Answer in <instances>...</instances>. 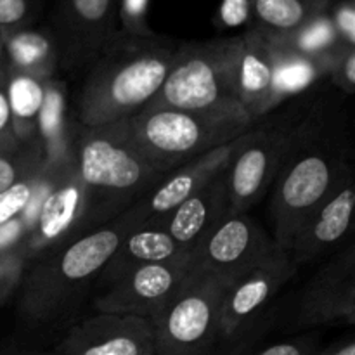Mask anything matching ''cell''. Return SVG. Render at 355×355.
<instances>
[{"instance_id": "3", "label": "cell", "mask_w": 355, "mask_h": 355, "mask_svg": "<svg viewBox=\"0 0 355 355\" xmlns=\"http://www.w3.org/2000/svg\"><path fill=\"white\" fill-rule=\"evenodd\" d=\"M349 165L345 149L328 134L321 111H312L293 128V142L274 180L270 203L272 239L279 248L288 252L305 215L331 191Z\"/></svg>"}, {"instance_id": "20", "label": "cell", "mask_w": 355, "mask_h": 355, "mask_svg": "<svg viewBox=\"0 0 355 355\" xmlns=\"http://www.w3.org/2000/svg\"><path fill=\"white\" fill-rule=\"evenodd\" d=\"M184 255H191V253L184 252L177 245V241L166 232L162 222L139 225L121 239L118 248L101 270L97 283L103 286V290H106L139 267L148 266V263L168 262Z\"/></svg>"}, {"instance_id": "15", "label": "cell", "mask_w": 355, "mask_h": 355, "mask_svg": "<svg viewBox=\"0 0 355 355\" xmlns=\"http://www.w3.org/2000/svg\"><path fill=\"white\" fill-rule=\"evenodd\" d=\"M355 208L352 166H347L328 194L305 215L288 252L295 266H304L338 248L352 227Z\"/></svg>"}, {"instance_id": "5", "label": "cell", "mask_w": 355, "mask_h": 355, "mask_svg": "<svg viewBox=\"0 0 355 355\" xmlns=\"http://www.w3.org/2000/svg\"><path fill=\"white\" fill-rule=\"evenodd\" d=\"M123 123L132 146L163 175L257 125L246 118L210 116L158 104H149Z\"/></svg>"}, {"instance_id": "25", "label": "cell", "mask_w": 355, "mask_h": 355, "mask_svg": "<svg viewBox=\"0 0 355 355\" xmlns=\"http://www.w3.org/2000/svg\"><path fill=\"white\" fill-rule=\"evenodd\" d=\"M45 82L7 69L6 90L14 134L21 148H35V128L45 96Z\"/></svg>"}, {"instance_id": "21", "label": "cell", "mask_w": 355, "mask_h": 355, "mask_svg": "<svg viewBox=\"0 0 355 355\" xmlns=\"http://www.w3.org/2000/svg\"><path fill=\"white\" fill-rule=\"evenodd\" d=\"M76 120H71L68 89L59 78L45 82V96L35 128V148L44 163L54 165L75 156Z\"/></svg>"}, {"instance_id": "36", "label": "cell", "mask_w": 355, "mask_h": 355, "mask_svg": "<svg viewBox=\"0 0 355 355\" xmlns=\"http://www.w3.org/2000/svg\"><path fill=\"white\" fill-rule=\"evenodd\" d=\"M314 355H355V342L352 338L342 340L329 345L328 349L318 350Z\"/></svg>"}, {"instance_id": "28", "label": "cell", "mask_w": 355, "mask_h": 355, "mask_svg": "<svg viewBox=\"0 0 355 355\" xmlns=\"http://www.w3.org/2000/svg\"><path fill=\"white\" fill-rule=\"evenodd\" d=\"M40 9V0H0V30L31 26Z\"/></svg>"}, {"instance_id": "12", "label": "cell", "mask_w": 355, "mask_h": 355, "mask_svg": "<svg viewBox=\"0 0 355 355\" xmlns=\"http://www.w3.org/2000/svg\"><path fill=\"white\" fill-rule=\"evenodd\" d=\"M116 0H59L52 26L59 68L90 66L116 35Z\"/></svg>"}, {"instance_id": "34", "label": "cell", "mask_w": 355, "mask_h": 355, "mask_svg": "<svg viewBox=\"0 0 355 355\" xmlns=\"http://www.w3.org/2000/svg\"><path fill=\"white\" fill-rule=\"evenodd\" d=\"M6 78L7 68L0 75V153H3V155H16V153L23 151L26 148H21V144L16 139V134H14L12 116H10L9 101H7Z\"/></svg>"}, {"instance_id": "1", "label": "cell", "mask_w": 355, "mask_h": 355, "mask_svg": "<svg viewBox=\"0 0 355 355\" xmlns=\"http://www.w3.org/2000/svg\"><path fill=\"white\" fill-rule=\"evenodd\" d=\"M177 47L156 33L128 35L118 30L89 66L76 121L99 127L141 113L162 89Z\"/></svg>"}, {"instance_id": "31", "label": "cell", "mask_w": 355, "mask_h": 355, "mask_svg": "<svg viewBox=\"0 0 355 355\" xmlns=\"http://www.w3.org/2000/svg\"><path fill=\"white\" fill-rule=\"evenodd\" d=\"M149 0H120L118 17H120L121 31L128 35H151L148 24Z\"/></svg>"}, {"instance_id": "37", "label": "cell", "mask_w": 355, "mask_h": 355, "mask_svg": "<svg viewBox=\"0 0 355 355\" xmlns=\"http://www.w3.org/2000/svg\"><path fill=\"white\" fill-rule=\"evenodd\" d=\"M6 51H3V30H0V75L6 71Z\"/></svg>"}, {"instance_id": "33", "label": "cell", "mask_w": 355, "mask_h": 355, "mask_svg": "<svg viewBox=\"0 0 355 355\" xmlns=\"http://www.w3.org/2000/svg\"><path fill=\"white\" fill-rule=\"evenodd\" d=\"M217 24L222 30L253 24V0H222L217 14Z\"/></svg>"}, {"instance_id": "17", "label": "cell", "mask_w": 355, "mask_h": 355, "mask_svg": "<svg viewBox=\"0 0 355 355\" xmlns=\"http://www.w3.org/2000/svg\"><path fill=\"white\" fill-rule=\"evenodd\" d=\"M51 355H156L148 319L97 312L73 326Z\"/></svg>"}, {"instance_id": "14", "label": "cell", "mask_w": 355, "mask_h": 355, "mask_svg": "<svg viewBox=\"0 0 355 355\" xmlns=\"http://www.w3.org/2000/svg\"><path fill=\"white\" fill-rule=\"evenodd\" d=\"M191 269V255L142 266L97 295L94 307L97 312L135 315L151 322L172 300Z\"/></svg>"}, {"instance_id": "26", "label": "cell", "mask_w": 355, "mask_h": 355, "mask_svg": "<svg viewBox=\"0 0 355 355\" xmlns=\"http://www.w3.org/2000/svg\"><path fill=\"white\" fill-rule=\"evenodd\" d=\"M276 40L290 45L291 49L298 51L300 54L309 55V58L319 61L324 66L326 71H328V64L333 59V55H335L340 49L345 47V45L338 40L335 30H333L328 10L319 14V16H315L314 19L309 21L305 26H302L300 30H297L295 33L288 35V37H279L276 38Z\"/></svg>"}, {"instance_id": "16", "label": "cell", "mask_w": 355, "mask_h": 355, "mask_svg": "<svg viewBox=\"0 0 355 355\" xmlns=\"http://www.w3.org/2000/svg\"><path fill=\"white\" fill-rule=\"evenodd\" d=\"M355 321V248L345 246L304 286L297 322L304 328Z\"/></svg>"}, {"instance_id": "19", "label": "cell", "mask_w": 355, "mask_h": 355, "mask_svg": "<svg viewBox=\"0 0 355 355\" xmlns=\"http://www.w3.org/2000/svg\"><path fill=\"white\" fill-rule=\"evenodd\" d=\"M231 214L225 177L220 173L186 198L159 222L184 252L193 253L198 243Z\"/></svg>"}, {"instance_id": "27", "label": "cell", "mask_w": 355, "mask_h": 355, "mask_svg": "<svg viewBox=\"0 0 355 355\" xmlns=\"http://www.w3.org/2000/svg\"><path fill=\"white\" fill-rule=\"evenodd\" d=\"M40 163H44V159L37 148H26L16 155L0 153V193Z\"/></svg>"}, {"instance_id": "22", "label": "cell", "mask_w": 355, "mask_h": 355, "mask_svg": "<svg viewBox=\"0 0 355 355\" xmlns=\"http://www.w3.org/2000/svg\"><path fill=\"white\" fill-rule=\"evenodd\" d=\"M6 64L10 71L35 76L38 80L54 78L59 69L55 40L49 28L24 26L3 31Z\"/></svg>"}, {"instance_id": "13", "label": "cell", "mask_w": 355, "mask_h": 355, "mask_svg": "<svg viewBox=\"0 0 355 355\" xmlns=\"http://www.w3.org/2000/svg\"><path fill=\"white\" fill-rule=\"evenodd\" d=\"M293 128L257 125L253 137L224 172L232 214H248L269 191L290 153Z\"/></svg>"}, {"instance_id": "2", "label": "cell", "mask_w": 355, "mask_h": 355, "mask_svg": "<svg viewBox=\"0 0 355 355\" xmlns=\"http://www.w3.org/2000/svg\"><path fill=\"white\" fill-rule=\"evenodd\" d=\"M132 229L134 225L118 215L114 220L33 260L31 269L24 272L21 281L19 318L31 326H52L68 321Z\"/></svg>"}, {"instance_id": "30", "label": "cell", "mask_w": 355, "mask_h": 355, "mask_svg": "<svg viewBox=\"0 0 355 355\" xmlns=\"http://www.w3.org/2000/svg\"><path fill=\"white\" fill-rule=\"evenodd\" d=\"M28 262L19 252L0 253V307L23 281Z\"/></svg>"}, {"instance_id": "18", "label": "cell", "mask_w": 355, "mask_h": 355, "mask_svg": "<svg viewBox=\"0 0 355 355\" xmlns=\"http://www.w3.org/2000/svg\"><path fill=\"white\" fill-rule=\"evenodd\" d=\"M236 94L248 118L255 123L279 106L274 87V64L267 38L255 28L238 37Z\"/></svg>"}, {"instance_id": "10", "label": "cell", "mask_w": 355, "mask_h": 355, "mask_svg": "<svg viewBox=\"0 0 355 355\" xmlns=\"http://www.w3.org/2000/svg\"><path fill=\"white\" fill-rule=\"evenodd\" d=\"M276 243L248 214H231L215 225L191 253L194 269L231 286L259 266Z\"/></svg>"}, {"instance_id": "32", "label": "cell", "mask_w": 355, "mask_h": 355, "mask_svg": "<svg viewBox=\"0 0 355 355\" xmlns=\"http://www.w3.org/2000/svg\"><path fill=\"white\" fill-rule=\"evenodd\" d=\"M328 14L338 40L355 47V0H333Z\"/></svg>"}, {"instance_id": "7", "label": "cell", "mask_w": 355, "mask_h": 355, "mask_svg": "<svg viewBox=\"0 0 355 355\" xmlns=\"http://www.w3.org/2000/svg\"><path fill=\"white\" fill-rule=\"evenodd\" d=\"M227 288L193 267L172 300L151 321L156 355H211Z\"/></svg>"}, {"instance_id": "9", "label": "cell", "mask_w": 355, "mask_h": 355, "mask_svg": "<svg viewBox=\"0 0 355 355\" xmlns=\"http://www.w3.org/2000/svg\"><path fill=\"white\" fill-rule=\"evenodd\" d=\"M96 227L101 225L90 207L73 156L59 168L54 184L38 210L33 229L21 248V255L30 266L33 260Z\"/></svg>"}, {"instance_id": "35", "label": "cell", "mask_w": 355, "mask_h": 355, "mask_svg": "<svg viewBox=\"0 0 355 355\" xmlns=\"http://www.w3.org/2000/svg\"><path fill=\"white\" fill-rule=\"evenodd\" d=\"M318 352V343L315 340L309 338H295L286 342L272 343L259 350H248L243 355H314Z\"/></svg>"}, {"instance_id": "8", "label": "cell", "mask_w": 355, "mask_h": 355, "mask_svg": "<svg viewBox=\"0 0 355 355\" xmlns=\"http://www.w3.org/2000/svg\"><path fill=\"white\" fill-rule=\"evenodd\" d=\"M297 269L290 252L276 245L259 266L225 290L218 315L217 343L211 355L248 352L246 343L259 324V319L295 276Z\"/></svg>"}, {"instance_id": "11", "label": "cell", "mask_w": 355, "mask_h": 355, "mask_svg": "<svg viewBox=\"0 0 355 355\" xmlns=\"http://www.w3.org/2000/svg\"><path fill=\"white\" fill-rule=\"evenodd\" d=\"M257 125L252 130L243 134L241 137L225 142V144L218 146L211 151L203 153V155L187 162L186 165L166 173L149 193H146L141 200L135 201L127 210L121 211V217L127 218L134 227L162 220L173 208L179 207L186 198H189L200 187H203L205 184H208L227 170L236 153L253 137Z\"/></svg>"}, {"instance_id": "29", "label": "cell", "mask_w": 355, "mask_h": 355, "mask_svg": "<svg viewBox=\"0 0 355 355\" xmlns=\"http://www.w3.org/2000/svg\"><path fill=\"white\" fill-rule=\"evenodd\" d=\"M326 76L347 96L355 92V47H342L328 64Z\"/></svg>"}, {"instance_id": "6", "label": "cell", "mask_w": 355, "mask_h": 355, "mask_svg": "<svg viewBox=\"0 0 355 355\" xmlns=\"http://www.w3.org/2000/svg\"><path fill=\"white\" fill-rule=\"evenodd\" d=\"M236 58L238 37L179 45L162 89L149 104L250 120L236 94Z\"/></svg>"}, {"instance_id": "38", "label": "cell", "mask_w": 355, "mask_h": 355, "mask_svg": "<svg viewBox=\"0 0 355 355\" xmlns=\"http://www.w3.org/2000/svg\"><path fill=\"white\" fill-rule=\"evenodd\" d=\"M26 355H37V354H26ZM38 355H51V354H38Z\"/></svg>"}, {"instance_id": "4", "label": "cell", "mask_w": 355, "mask_h": 355, "mask_svg": "<svg viewBox=\"0 0 355 355\" xmlns=\"http://www.w3.org/2000/svg\"><path fill=\"white\" fill-rule=\"evenodd\" d=\"M75 162L99 225L114 220L165 177L132 146L123 121L99 127L76 121Z\"/></svg>"}, {"instance_id": "24", "label": "cell", "mask_w": 355, "mask_h": 355, "mask_svg": "<svg viewBox=\"0 0 355 355\" xmlns=\"http://www.w3.org/2000/svg\"><path fill=\"white\" fill-rule=\"evenodd\" d=\"M266 38L272 58L274 87L279 104L288 97L298 96L314 85L319 78L326 76V68L319 61L300 54L276 38Z\"/></svg>"}, {"instance_id": "39", "label": "cell", "mask_w": 355, "mask_h": 355, "mask_svg": "<svg viewBox=\"0 0 355 355\" xmlns=\"http://www.w3.org/2000/svg\"><path fill=\"white\" fill-rule=\"evenodd\" d=\"M16 355H26V354H16Z\"/></svg>"}, {"instance_id": "23", "label": "cell", "mask_w": 355, "mask_h": 355, "mask_svg": "<svg viewBox=\"0 0 355 355\" xmlns=\"http://www.w3.org/2000/svg\"><path fill=\"white\" fill-rule=\"evenodd\" d=\"M333 0H253L252 28L270 38L288 37L331 7Z\"/></svg>"}]
</instances>
